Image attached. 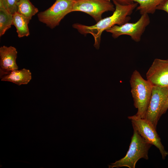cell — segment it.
<instances>
[{"instance_id":"ffe728a7","label":"cell","mask_w":168,"mask_h":168,"mask_svg":"<svg viewBox=\"0 0 168 168\" xmlns=\"http://www.w3.org/2000/svg\"><path fill=\"white\" fill-rule=\"evenodd\" d=\"M72 0L75 1H76V0Z\"/></svg>"},{"instance_id":"5b68a950","label":"cell","mask_w":168,"mask_h":168,"mask_svg":"<svg viewBox=\"0 0 168 168\" xmlns=\"http://www.w3.org/2000/svg\"><path fill=\"white\" fill-rule=\"evenodd\" d=\"M128 118L131 120L133 129L147 142L157 147L162 159H165L168 155V152L165 150L154 126L145 119L138 117L135 115L128 116Z\"/></svg>"},{"instance_id":"ba28073f","label":"cell","mask_w":168,"mask_h":168,"mask_svg":"<svg viewBox=\"0 0 168 168\" xmlns=\"http://www.w3.org/2000/svg\"><path fill=\"white\" fill-rule=\"evenodd\" d=\"M168 95V86H153L150 100L144 118L156 128L160 114Z\"/></svg>"},{"instance_id":"277c9868","label":"cell","mask_w":168,"mask_h":168,"mask_svg":"<svg viewBox=\"0 0 168 168\" xmlns=\"http://www.w3.org/2000/svg\"><path fill=\"white\" fill-rule=\"evenodd\" d=\"M74 2L72 0H56L49 8L39 13V20L51 29L54 28L65 16L72 12Z\"/></svg>"},{"instance_id":"8fae6325","label":"cell","mask_w":168,"mask_h":168,"mask_svg":"<svg viewBox=\"0 0 168 168\" xmlns=\"http://www.w3.org/2000/svg\"><path fill=\"white\" fill-rule=\"evenodd\" d=\"M0 77L2 81L11 82L19 86L27 84L32 78L30 71L24 68L20 70L0 72Z\"/></svg>"},{"instance_id":"ac0fdd59","label":"cell","mask_w":168,"mask_h":168,"mask_svg":"<svg viewBox=\"0 0 168 168\" xmlns=\"http://www.w3.org/2000/svg\"><path fill=\"white\" fill-rule=\"evenodd\" d=\"M168 109V95L165 103L159 114V118L165 114Z\"/></svg>"},{"instance_id":"7a4b0ae2","label":"cell","mask_w":168,"mask_h":168,"mask_svg":"<svg viewBox=\"0 0 168 168\" xmlns=\"http://www.w3.org/2000/svg\"><path fill=\"white\" fill-rule=\"evenodd\" d=\"M129 81L134 105L138 110L135 115L144 119L150 100L153 86L148 80L144 79L136 70L133 72Z\"/></svg>"},{"instance_id":"d6986e66","label":"cell","mask_w":168,"mask_h":168,"mask_svg":"<svg viewBox=\"0 0 168 168\" xmlns=\"http://www.w3.org/2000/svg\"><path fill=\"white\" fill-rule=\"evenodd\" d=\"M110 1L111 0H105ZM119 3L123 5H128L134 2L132 0H114Z\"/></svg>"},{"instance_id":"3957f363","label":"cell","mask_w":168,"mask_h":168,"mask_svg":"<svg viewBox=\"0 0 168 168\" xmlns=\"http://www.w3.org/2000/svg\"><path fill=\"white\" fill-rule=\"evenodd\" d=\"M152 145L133 129L129 148L126 155L120 159L111 163L109 168L125 166L135 168L137 162L140 159H148V152Z\"/></svg>"},{"instance_id":"30bf717a","label":"cell","mask_w":168,"mask_h":168,"mask_svg":"<svg viewBox=\"0 0 168 168\" xmlns=\"http://www.w3.org/2000/svg\"><path fill=\"white\" fill-rule=\"evenodd\" d=\"M17 52L13 46L5 45L0 48V72H6L17 70L16 63Z\"/></svg>"},{"instance_id":"4fadbf2b","label":"cell","mask_w":168,"mask_h":168,"mask_svg":"<svg viewBox=\"0 0 168 168\" xmlns=\"http://www.w3.org/2000/svg\"><path fill=\"white\" fill-rule=\"evenodd\" d=\"M137 2L139 6L136 7V10L141 15L154 14L156 10L157 7L163 0H132Z\"/></svg>"},{"instance_id":"7c38bea8","label":"cell","mask_w":168,"mask_h":168,"mask_svg":"<svg viewBox=\"0 0 168 168\" xmlns=\"http://www.w3.org/2000/svg\"><path fill=\"white\" fill-rule=\"evenodd\" d=\"M13 17L12 25L16 28L18 37L29 36L30 32L28 24L30 20L17 12L13 15Z\"/></svg>"},{"instance_id":"52a82bcc","label":"cell","mask_w":168,"mask_h":168,"mask_svg":"<svg viewBox=\"0 0 168 168\" xmlns=\"http://www.w3.org/2000/svg\"><path fill=\"white\" fill-rule=\"evenodd\" d=\"M115 7L110 1L105 0H77L75 1L72 12L85 13L96 22L102 19V14L108 11L114 12Z\"/></svg>"},{"instance_id":"6da1fadb","label":"cell","mask_w":168,"mask_h":168,"mask_svg":"<svg viewBox=\"0 0 168 168\" xmlns=\"http://www.w3.org/2000/svg\"><path fill=\"white\" fill-rule=\"evenodd\" d=\"M113 1L115 9L111 16L102 18L93 25L88 26L77 23L73 24L72 26L82 34L91 35L94 40V46L97 49L99 48L103 31L114 25H121L128 22L131 19L129 16L138 5L136 2L123 5L115 0Z\"/></svg>"},{"instance_id":"2e32d148","label":"cell","mask_w":168,"mask_h":168,"mask_svg":"<svg viewBox=\"0 0 168 168\" xmlns=\"http://www.w3.org/2000/svg\"><path fill=\"white\" fill-rule=\"evenodd\" d=\"M19 0H0V7H3L13 15L17 11V2Z\"/></svg>"},{"instance_id":"5bb4252c","label":"cell","mask_w":168,"mask_h":168,"mask_svg":"<svg viewBox=\"0 0 168 168\" xmlns=\"http://www.w3.org/2000/svg\"><path fill=\"white\" fill-rule=\"evenodd\" d=\"M17 12L30 20L39 10L30 0H19L16 3Z\"/></svg>"},{"instance_id":"9a60e30c","label":"cell","mask_w":168,"mask_h":168,"mask_svg":"<svg viewBox=\"0 0 168 168\" xmlns=\"http://www.w3.org/2000/svg\"><path fill=\"white\" fill-rule=\"evenodd\" d=\"M13 15L3 7H0V36H2L12 25Z\"/></svg>"},{"instance_id":"8992f818","label":"cell","mask_w":168,"mask_h":168,"mask_svg":"<svg viewBox=\"0 0 168 168\" xmlns=\"http://www.w3.org/2000/svg\"><path fill=\"white\" fill-rule=\"evenodd\" d=\"M150 23L148 14H144L141 15L140 18L135 22H128L121 25H115L105 31L111 33L114 39L121 35H127L129 36L134 41L139 42L146 27Z\"/></svg>"},{"instance_id":"9c48e42d","label":"cell","mask_w":168,"mask_h":168,"mask_svg":"<svg viewBox=\"0 0 168 168\" xmlns=\"http://www.w3.org/2000/svg\"><path fill=\"white\" fill-rule=\"evenodd\" d=\"M146 77L153 86H168V59H154Z\"/></svg>"},{"instance_id":"e0dca14e","label":"cell","mask_w":168,"mask_h":168,"mask_svg":"<svg viewBox=\"0 0 168 168\" xmlns=\"http://www.w3.org/2000/svg\"><path fill=\"white\" fill-rule=\"evenodd\" d=\"M156 10L164 11L168 13V0H163L157 7Z\"/></svg>"}]
</instances>
